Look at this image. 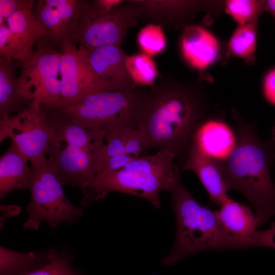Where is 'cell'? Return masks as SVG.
Here are the masks:
<instances>
[{"instance_id":"cell-1","label":"cell","mask_w":275,"mask_h":275,"mask_svg":"<svg viewBox=\"0 0 275 275\" xmlns=\"http://www.w3.org/2000/svg\"><path fill=\"white\" fill-rule=\"evenodd\" d=\"M208 117L197 89L159 76L144 96L134 126L146 137L150 150L169 151L182 170L193 138Z\"/></svg>"},{"instance_id":"cell-2","label":"cell","mask_w":275,"mask_h":275,"mask_svg":"<svg viewBox=\"0 0 275 275\" xmlns=\"http://www.w3.org/2000/svg\"><path fill=\"white\" fill-rule=\"evenodd\" d=\"M235 146L225 158L217 160L229 190L241 193L255 210L258 226L275 215V183L271 179V142L262 141L255 124L235 116Z\"/></svg>"},{"instance_id":"cell-3","label":"cell","mask_w":275,"mask_h":275,"mask_svg":"<svg viewBox=\"0 0 275 275\" xmlns=\"http://www.w3.org/2000/svg\"><path fill=\"white\" fill-rule=\"evenodd\" d=\"M174 158L169 151L158 150L155 154L140 156L119 170L97 174L86 206L115 191L143 198L160 208V193L170 192L181 179V170Z\"/></svg>"},{"instance_id":"cell-4","label":"cell","mask_w":275,"mask_h":275,"mask_svg":"<svg viewBox=\"0 0 275 275\" xmlns=\"http://www.w3.org/2000/svg\"><path fill=\"white\" fill-rule=\"evenodd\" d=\"M169 193L176 217V236L170 252L161 261L162 266L174 265L203 251L238 249L223 231L216 210L195 199L181 179Z\"/></svg>"},{"instance_id":"cell-5","label":"cell","mask_w":275,"mask_h":275,"mask_svg":"<svg viewBox=\"0 0 275 275\" xmlns=\"http://www.w3.org/2000/svg\"><path fill=\"white\" fill-rule=\"evenodd\" d=\"M140 19L135 8L126 1L82 0L80 18L70 40L88 49L121 46L128 30Z\"/></svg>"},{"instance_id":"cell-6","label":"cell","mask_w":275,"mask_h":275,"mask_svg":"<svg viewBox=\"0 0 275 275\" xmlns=\"http://www.w3.org/2000/svg\"><path fill=\"white\" fill-rule=\"evenodd\" d=\"M32 176L29 189L31 200L26 207L28 217L22 229L37 230L42 222L53 230L62 223L74 224L84 209L72 204L66 197L63 185L47 158L31 163Z\"/></svg>"},{"instance_id":"cell-7","label":"cell","mask_w":275,"mask_h":275,"mask_svg":"<svg viewBox=\"0 0 275 275\" xmlns=\"http://www.w3.org/2000/svg\"><path fill=\"white\" fill-rule=\"evenodd\" d=\"M146 91L138 87L103 91L60 108L79 126L101 132L113 122L125 121L134 125Z\"/></svg>"},{"instance_id":"cell-8","label":"cell","mask_w":275,"mask_h":275,"mask_svg":"<svg viewBox=\"0 0 275 275\" xmlns=\"http://www.w3.org/2000/svg\"><path fill=\"white\" fill-rule=\"evenodd\" d=\"M62 52L39 40L32 53L18 61L21 72L18 89L24 99L46 107L63 106L60 63Z\"/></svg>"},{"instance_id":"cell-9","label":"cell","mask_w":275,"mask_h":275,"mask_svg":"<svg viewBox=\"0 0 275 275\" xmlns=\"http://www.w3.org/2000/svg\"><path fill=\"white\" fill-rule=\"evenodd\" d=\"M7 138L31 163L47 159L51 132L46 107L33 100L18 114L0 119V142Z\"/></svg>"},{"instance_id":"cell-10","label":"cell","mask_w":275,"mask_h":275,"mask_svg":"<svg viewBox=\"0 0 275 275\" xmlns=\"http://www.w3.org/2000/svg\"><path fill=\"white\" fill-rule=\"evenodd\" d=\"M60 50L63 106L76 102L92 94L112 91L93 71L85 47H77L68 39Z\"/></svg>"},{"instance_id":"cell-11","label":"cell","mask_w":275,"mask_h":275,"mask_svg":"<svg viewBox=\"0 0 275 275\" xmlns=\"http://www.w3.org/2000/svg\"><path fill=\"white\" fill-rule=\"evenodd\" d=\"M47 160L63 186L80 189L85 206L97 176L96 156L66 142L51 139Z\"/></svg>"},{"instance_id":"cell-12","label":"cell","mask_w":275,"mask_h":275,"mask_svg":"<svg viewBox=\"0 0 275 275\" xmlns=\"http://www.w3.org/2000/svg\"><path fill=\"white\" fill-rule=\"evenodd\" d=\"M82 3V0L35 1L32 11L45 32L44 37L39 40L52 48L61 49L75 31Z\"/></svg>"},{"instance_id":"cell-13","label":"cell","mask_w":275,"mask_h":275,"mask_svg":"<svg viewBox=\"0 0 275 275\" xmlns=\"http://www.w3.org/2000/svg\"><path fill=\"white\" fill-rule=\"evenodd\" d=\"M87 51L93 71L111 90L137 87L126 67L128 55L121 46L108 45Z\"/></svg>"},{"instance_id":"cell-14","label":"cell","mask_w":275,"mask_h":275,"mask_svg":"<svg viewBox=\"0 0 275 275\" xmlns=\"http://www.w3.org/2000/svg\"><path fill=\"white\" fill-rule=\"evenodd\" d=\"M46 108L51 139L64 141L69 145L92 153L96 157L104 143V130L96 132L79 126L60 107Z\"/></svg>"},{"instance_id":"cell-15","label":"cell","mask_w":275,"mask_h":275,"mask_svg":"<svg viewBox=\"0 0 275 275\" xmlns=\"http://www.w3.org/2000/svg\"><path fill=\"white\" fill-rule=\"evenodd\" d=\"M216 210L219 224L238 249L253 247L258 226L255 214L248 206L228 198Z\"/></svg>"},{"instance_id":"cell-16","label":"cell","mask_w":275,"mask_h":275,"mask_svg":"<svg viewBox=\"0 0 275 275\" xmlns=\"http://www.w3.org/2000/svg\"><path fill=\"white\" fill-rule=\"evenodd\" d=\"M181 54L194 69L207 68L216 60L219 44L210 31L199 25H189L184 29L180 41Z\"/></svg>"},{"instance_id":"cell-17","label":"cell","mask_w":275,"mask_h":275,"mask_svg":"<svg viewBox=\"0 0 275 275\" xmlns=\"http://www.w3.org/2000/svg\"><path fill=\"white\" fill-rule=\"evenodd\" d=\"M182 170H191L198 176L211 201L219 207L228 198L229 190L217 160L191 145Z\"/></svg>"},{"instance_id":"cell-18","label":"cell","mask_w":275,"mask_h":275,"mask_svg":"<svg viewBox=\"0 0 275 275\" xmlns=\"http://www.w3.org/2000/svg\"><path fill=\"white\" fill-rule=\"evenodd\" d=\"M236 136L222 118L208 117L197 130L192 145L216 160L227 157L233 149Z\"/></svg>"},{"instance_id":"cell-19","label":"cell","mask_w":275,"mask_h":275,"mask_svg":"<svg viewBox=\"0 0 275 275\" xmlns=\"http://www.w3.org/2000/svg\"><path fill=\"white\" fill-rule=\"evenodd\" d=\"M140 19L161 27L176 28L194 11L198 4L190 1L171 0H129Z\"/></svg>"},{"instance_id":"cell-20","label":"cell","mask_w":275,"mask_h":275,"mask_svg":"<svg viewBox=\"0 0 275 275\" xmlns=\"http://www.w3.org/2000/svg\"><path fill=\"white\" fill-rule=\"evenodd\" d=\"M32 7L15 12L6 21L11 33L13 59L16 61L29 57L35 44L45 36V30L33 14Z\"/></svg>"},{"instance_id":"cell-21","label":"cell","mask_w":275,"mask_h":275,"mask_svg":"<svg viewBox=\"0 0 275 275\" xmlns=\"http://www.w3.org/2000/svg\"><path fill=\"white\" fill-rule=\"evenodd\" d=\"M29 160L13 142L0 158V199L18 189H29L32 176Z\"/></svg>"},{"instance_id":"cell-22","label":"cell","mask_w":275,"mask_h":275,"mask_svg":"<svg viewBox=\"0 0 275 275\" xmlns=\"http://www.w3.org/2000/svg\"><path fill=\"white\" fill-rule=\"evenodd\" d=\"M15 60L0 57V119L25 109L31 101L23 98L18 89Z\"/></svg>"},{"instance_id":"cell-23","label":"cell","mask_w":275,"mask_h":275,"mask_svg":"<svg viewBox=\"0 0 275 275\" xmlns=\"http://www.w3.org/2000/svg\"><path fill=\"white\" fill-rule=\"evenodd\" d=\"M53 249L43 252H16L0 246V275H27L50 260Z\"/></svg>"},{"instance_id":"cell-24","label":"cell","mask_w":275,"mask_h":275,"mask_svg":"<svg viewBox=\"0 0 275 275\" xmlns=\"http://www.w3.org/2000/svg\"><path fill=\"white\" fill-rule=\"evenodd\" d=\"M228 46L233 55L245 60H252L257 46L256 21L238 25L231 35Z\"/></svg>"},{"instance_id":"cell-25","label":"cell","mask_w":275,"mask_h":275,"mask_svg":"<svg viewBox=\"0 0 275 275\" xmlns=\"http://www.w3.org/2000/svg\"><path fill=\"white\" fill-rule=\"evenodd\" d=\"M127 70L135 85L152 87L158 75L156 64L152 57L144 53L127 57Z\"/></svg>"},{"instance_id":"cell-26","label":"cell","mask_w":275,"mask_h":275,"mask_svg":"<svg viewBox=\"0 0 275 275\" xmlns=\"http://www.w3.org/2000/svg\"><path fill=\"white\" fill-rule=\"evenodd\" d=\"M265 4L262 1L230 0L226 3L225 11L238 25H243L256 21Z\"/></svg>"},{"instance_id":"cell-27","label":"cell","mask_w":275,"mask_h":275,"mask_svg":"<svg viewBox=\"0 0 275 275\" xmlns=\"http://www.w3.org/2000/svg\"><path fill=\"white\" fill-rule=\"evenodd\" d=\"M138 45L142 52L151 57L162 52L167 46L162 27L149 23L142 28L137 36Z\"/></svg>"},{"instance_id":"cell-28","label":"cell","mask_w":275,"mask_h":275,"mask_svg":"<svg viewBox=\"0 0 275 275\" xmlns=\"http://www.w3.org/2000/svg\"><path fill=\"white\" fill-rule=\"evenodd\" d=\"M72 256L53 249L49 261L40 268L27 275H84L72 265Z\"/></svg>"},{"instance_id":"cell-29","label":"cell","mask_w":275,"mask_h":275,"mask_svg":"<svg viewBox=\"0 0 275 275\" xmlns=\"http://www.w3.org/2000/svg\"><path fill=\"white\" fill-rule=\"evenodd\" d=\"M149 151V143L145 135L135 127H131L126 136L124 153L138 158Z\"/></svg>"},{"instance_id":"cell-30","label":"cell","mask_w":275,"mask_h":275,"mask_svg":"<svg viewBox=\"0 0 275 275\" xmlns=\"http://www.w3.org/2000/svg\"><path fill=\"white\" fill-rule=\"evenodd\" d=\"M34 0H0V24L15 12L26 8L32 7Z\"/></svg>"},{"instance_id":"cell-31","label":"cell","mask_w":275,"mask_h":275,"mask_svg":"<svg viewBox=\"0 0 275 275\" xmlns=\"http://www.w3.org/2000/svg\"><path fill=\"white\" fill-rule=\"evenodd\" d=\"M136 158H137L125 153L115 155L108 159L98 167L97 175L103 172L119 170Z\"/></svg>"},{"instance_id":"cell-32","label":"cell","mask_w":275,"mask_h":275,"mask_svg":"<svg viewBox=\"0 0 275 275\" xmlns=\"http://www.w3.org/2000/svg\"><path fill=\"white\" fill-rule=\"evenodd\" d=\"M254 246H265L275 249V222L269 229L257 231L253 241Z\"/></svg>"},{"instance_id":"cell-33","label":"cell","mask_w":275,"mask_h":275,"mask_svg":"<svg viewBox=\"0 0 275 275\" xmlns=\"http://www.w3.org/2000/svg\"><path fill=\"white\" fill-rule=\"evenodd\" d=\"M0 57L13 59L11 33L6 22L0 24Z\"/></svg>"},{"instance_id":"cell-34","label":"cell","mask_w":275,"mask_h":275,"mask_svg":"<svg viewBox=\"0 0 275 275\" xmlns=\"http://www.w3.org/2000/svg\"><path fill=\"white\" fill-rule=\"evenodd\" d=\"M263 93L266 100L275 105V68L266 74L263 83Z\"/></svg>"},{"instance_id":"cell-35","label":"cell","mask_w":275,"mask_h":275,"mask_svg":"<svg viewBox=\"0 0 275 275\" xmlns=\"http://www.w3.org/2000/svg\"><path fill=\"white\" fill-rule=\"evenodd\" d=\"M265 9L268 11L275 18V0L266 1Z\"/></svg>"},{"instance_id":"cell-36","label":"cell","mask_w":275,"mask_h":275,"mask_svg":"<svg viewBox=\"0 0 275 275\" xmlns=\"http://www.w3.org/2000/svg\"><path fill=\"white\" fill-rule=\"evenodd\" d=\"M272 142L274 146V150H275V124L272 129Z\"/></svg>"}]
</instances>
